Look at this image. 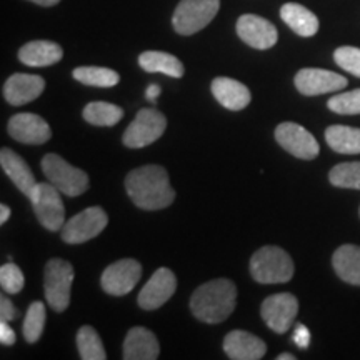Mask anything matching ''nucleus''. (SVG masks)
Returning <instances> with one entry per match:
<instances>
[{"label": "nucleus", "instance_id": "18", "mask_svg": "<svg viewBox=\"0 0 360 360\" xmlns=\"http://www.w3.org/2000/svg\"><path fill=\"white\" fill-rule=\"evenodd\" d=\"M224 350L232 360H259L267 352V345L250 332L232 330L225 335Z\"/></svg>", "mask_w": 360, "mask_h": 360}, {"label": "nucleus", "instance_id": "42", "mask_svg": "<svg viewBox=\"0 0 360 360\" xmlns=\"http://www.w3.org/2000/svg\"><path fill=\"white\" fill-rule=\"evenodd\" d=\"M359 214H360V210H359Z\"/></svg>", "mask_w": 360, "mask_h": 360}, {"label": "nucleus", "instance_id": "9", "mask_svg": "<svg viewBox=\"0 0 360 360\" xmlns=\"http://www.w3.org/2000/svg\"><path fill=\"white\" fill-rule=\"evenodd\" d=\"M107 224L109 217L102 207H89L64 224L60 231L62 240L70 245L84 244L96 238L107 227Z\"/></svg>", "mask_w": 360, "mask_h": 360}, {"label": "nucleus", "instance_id": "15", "mask_svg": "<svg viewBox=\"0 0 360 360\" xmlns=\"http://www.w3.org/2000/svg\"><path fill=\"white\" fill-rule=\"evenodd\" d=\"M347 85V79L335 72L323 69H302L295 75V87L302 96H322L337 92Z\"/></svg>", "mask_w": 360, "mask_h": 360}, {"label": "nucleus", "instance_id": "32", "mask_svg": "<svg viewBox=\"0 0 360 360\" xmlns=\"http://www.w3.org/2000/svg\"><path fill=\"white\" fill-rule=\"evenodd\" d=\"M327 107L332 112H335V114H340V115H359L360 114V89L334 96L327 102Z\"/></svg>", "mask_w": 360, "mask_h": 360}, {"label": "nucleus", "instance_id": "35", "mask_svg": "<svg viewBox=\"0 0 360 360\" xmlns=\"http://www.w3.org/2000/svg\"><path fill=\"white\" fill-rule=\"evenodd\" d=\"M17 314H19V310L15 309V305L7 297H0V319L6 322H11L13 319H17Z\"/></svg>", "mask_w": 360, "mask_h": 360}, {"label": "nucleus", "instance_id": "24", "mask_svg": "<svg viewBox=\"0 0 360 360\" xmlns=\"http://www.w3.org/2000/svg\"><path fill=\"white\" fill-rule=\"evenodd\" d=\"M335 274L342 281L350 285H360V247L359 245H342L334 252L332 257Z\"/></svg>", "mask_w": 360, "mask_h": 360}, {"label": "nucleus", "instance_id": "37", "mask_svg": "<svg viewBox=\"0 0 360 360\" xmlns=\"http://www.w3.org/2000/svg\"><path fill=\"white\" fill-rule=\"evenodd\" d=\"M0 342L4 345H13L15 344V332L8 327V322H0Z\"/></svg>", "mask_w": 360, "mask_h": 360}, {"label": "nucleus", "instance_id": "19", "mask_svg": "<svg viewBox=\"0 0 360 360\" xmlns=\"http://www.w3.org/2000/svg\"><path fill=\"white\" fill-rule=\"evenodd\" d=\"M160 347L157 337L146 327H132L124 340L125 360H155Z\"/></svg>", "mask_w": 360, "mask_h": 360}, {"label": "nucleus", "instance_id": "21", "mask_svg": "<svg viewBox=\"0 0 360 360\" xmlns=\"http://www.w3.org/2000/svg\"><path fill=\"white\" fill-rule=\"evenodd\" d=\"M0 164H2L4 172H6L8 175V179L13 182V186L19 188L24 195L29 197L32 188L35 187V184H37L29 164H27L19 154H15L12 148L7 147H4L2 150H0Z\"/></svg>", "mask_w": 360, "mask_h": 360}, {"label": "nucleus", "instance_id": "12", "mask_svg": "<svg viewBox=\"0 0 360 360\" xmlns=\"http://www.w3.org/2000/svg\"><path fill=\"white\" fill-rule=\"evenodd\" d=\"M276 141L297 159L312 160L321 152V147L314 135L302 125L294 122H283L278 125L276 129Z\"/></svg>", "mask_w": 360, "mask_h": 360}, {"label": "nucleus", "instance_id": "8", "mask_svg": "<svg viewBox=\"0 0 360 360\" xmlns=\"http://www.w3.org/2000/svg\"><path fill=\"white\" fill-rule=\"evenodd\" d=\"M167 127V119L155 109H142L135 115L132 124L124 132V146L129 148H142L159 141Z\"/></svg>", "mask_w": 360, "mask_h": 360}, {"label": "nucleus", "instance_id": "20", "mask_svg": "<svg viewBox=\"0 0 360 360\" xmlns=\"http://www.w3.org/2000/svg\"><path fill=\"white\" fill-rule=\"evenodd\" d=\"M210 89H212L215 101L229 110H244L250 103V90L236 79L217 77L214 79Z\"/></svg>", "mask_w": 360, "mask_h": 360}, {"label": "nucleus", "instance_id": "27", "mask_svg": "<svg viewBox=\"0 0 360 360\" xmlns=\"http://www.w3.org/2000/svg\"><path fill=\"white\" fill-rule=\"evenodd\" d=\"M85 122L96 127H110L119 124L124 117V110L119 105L109 102H90L84 109Z\"/></svg>", "mask_w": 360, "mask_h": 360}, {"label": "nucleus", "instance_id": "5", "mask_svg": "<svg viewBox=\"0 0 360 360\" xmlns=\"http://www.w3.org/2000/svg\"><path fill=\"white\" fill-rule=\"evenodd\" d=\"M74 267L62 259H52L45 265L44 292L47 304L56 312H64L70 304V290L74 282Z\"/></svg>", "mask_w": 360, "mask_h": 360}, {"label": "nucleus", "instance_id": "16", "mask_svg": "<svg viewBox=\"0 0 360 360\" xmlns=\"http://www.w3.org/2000/svg\"><path fill=\"white\" fill-rule=\"evenodd\" d=\"M8 134L13 141L22 143H34V146H40L51 141L52 130L49 124L45 122L42 117L37 114H30V112H24V114L13 115L8 120Z\"/></svg>", "mask_w": 360, "mask_h": 360}, {"label": "nucleus", "instance_id": "7", "mask_svg": "<svg viewBox=\"0 0 360 360\" xmlns=\"http://www.w3.org/2000/svg\"><path fill=\"white\" fill-rule=\"evenodd\" d=\"M220 8V0H180L172 17L175 32L193 35L214 20Z\"/></svg>", "mask_w": 360, "mask_h": 360}, {"label": "nucleus", "instance_id": "26", "mask_svg": "<svg viewBox=\"0 0 360 360\" xmlns=\"http://www.w3.org/2000/svg\"><path fill=\"white\" fill-rule=\"evenodd\" d=\"M327 146L337 154H360V129L349 125H332L326 130Z\"/></svg>", "mask_w": 360, "mask_h": 360}, {"label": "nucleus", "instance_id": "4", "mask_svg": "<svg viewBox=\"0 0 360 360\" xmlns=\"http://www.w3.org/2000/svg\"><path fill=\"white\" fill-rule=\"evenodd\" d=\"M42 172L47 182L52 184L64 195L77 197L89 188V175L84 170L70 165L58 154H47L44 157Z\"/></svg>", "mask_w": 360, "mask_h": 360}, {"label": "nucleus", "instance_id": "33", "mask_svg": "<svg viewBox=\"0 0 360 360\" xmlns=\"http://www.w3.org/2000/svg\"><path fill=\"white\" fill-rule=\"evenodd\" d=\"M0 285L7 294H19L24 289V274L13 262H7L0 267Z\"/></svg>", "mask_w": 360, "mask_h": 360}, {"label": "nucleus", "instance_id": "23", "mask_svg": "<svg viewBox=\"0 0 360 360\" xmlns=\"http://www.w3.org/2000/svg\"><path fill=\"white\" fill-rule=\"evenodd\" d=\"M281 17L300 37H312L319 30V19L314 12L300 4H285L281 8Z\"/></svg>", "mask_w": 360, "mask_h": 360}, {"label": "nucleus", "instance_id": "39", "mask_svg": "<svg viewBox=\"0 0 360 360\" xmlns=\"http://www.w3.org/2000/svg\"><path fill=\"white\" fill-rule=\"evenodd\" d=\"M8 217H11V209H8L7 205H0V224H6Z\"/></svg>", "mask_w": 360, "mask_h": 360}, {"label": "nucleus", "instance_id": "40", "mask_svg": "<svg viewBox=\"0 0 360 360\" xmlns=\"http://www.w3.org/2000/svg\"><path fill=\"white\" fill-rule=\"evenodd\" d=\"M29 2H34V4H37V6H42V7H53L56 4L60 2V0H29Z\"/></svg>", "mask_w": 360, "mask_h": 360}, {"label": "nucleus", "instance_id": "38", "mask_svg": "<svg viewBox=\"0 0 360 360\" xmlns=\"http://www.w3.org/2000/svg\"><path fill=\"white\" fill-rule=\"evenodd\" d=\"M159 96H160V87H159V85H155V84L148 85L147 90H146V98H147V101L155 103L157 97H159Z\"/></svg>", "mask_w": 360, "mask_h": 360}, {"label": "nucleus", "instance_id": "41", "mask_svg": "<svg viewBox=\"0 0 360 360\" xmlns=\"http://www.w3.org/2000/svg\"><path fill=\"white\" fill-rule=\"evenodd\" d=\"M277 360H295V355H292V354H281L277 357Z\"/></svg>", "mask_w": 360, "mask_h": 360}, {"label": "nucleus", "instance_id": "3", "mask_svg": "<svg viewBox=\"0 0 360 360\" xmlns=\"http://www.w3.org/2000/svg\"><path fill=\"white\" fill-rule=\"evenodd\" d=\"M250 276L259 283H285L294 277V262L281 247L267 245L250 259Z\"/></svg>", "mask_w": 360, "mask_h": 360}, {"label": "nucleus", "instance_id": "6", "mask_svg": "<svg viewBox=\"0 0 360 360\" xmlns=\"http://www.w3.org/2000/svg\"><path fill=\"white\" fill-rule=\"evenodd\" d=\"M60 195L62 192L49 182L35 184L29 195L39 222L51 232L62 231L65 224V207Z\"/></svg>", "mask_w": 360, "mask_h": 360}, {"label": "nucleus", "instance_id": "1", "mask_svg": "<svg viewBox=\"0 0 360 360\" xmlns=\"http://www.w3.org/2000/svg\"><path fill=\"white\" fill-rule=\"evenodd\" d=\"M130 200L142 210H160L175 200L167 170L160 165H143L125 179Z\"/></svg>", "mask_w": 360, "mask_h": 360}, {"label": "nucleus", "instance_id": "34", "mask_svg": "<svg viewBox=\"0 0 360 360\" xmlns=\"http://www.w3.org/2000/svg\"><path fill=\"white\" fill-rule=\"evenodd\" d=\"M334 60L342 70L349 72V74L360 79V49L349 47V45L339 47L334 52Z\"/></svg>", "mask_w": 360, "mask_h": 360}, {"label": "nucleus", "instance_id": "2", "mask_svg": "<svg viewBox=\"0 0 360 360\" xmlns=\"http://www.w3.org/2000/svg\"><path fill=\"white\" fill-rule=\"evenodd\" d=\"M237 287L229 278H215L200 285L191 299V310L205 323L227 321L236 309Z\"/></svg>", "mask_w": 360, "mask_h": 360}, {"label": "nucleus", "instance_id": "22", "mask_svg": "<svg viewBox=\"0 0 360 360\" xmlns=\"http://www.w3.org/2000/svg\"><path fill=\"white\" fill-rule=\"evenodd\" d=\"M62 57H64L62 47L51 40H32L19 51L20 62L29 67L53 65L60 62Z\"/></svg>", "mask_w": 360, "mask_h": 360}, {"label": "nucleus", "instance_id": "29", "mask_svg": "<svg viewBox=\"0 0 360 360\" xmlns=\"http://www.w3.org/2000/svg\"><path fill=\"white\" fill-rule=\"evenodd\" d=\"M77 349H79L80 359L84 360H105L107 359L101 335L97 334L96 328L90 326H84L79 328Z\"/></svg>", "mask_w": 360, "mask_h": 360}, {"label": "nucleus", "instance_id": "13", "mask_svg": "<svg viewBox=\"0 0 360 360\" xmlns=\"http://www.w3.org/2000/svg\"><path fill=\"white\" fill-rule=\"evenodd\" d=\"M177 289V278L174 272L167 267L155 270L154 276L142 287L139 294V305L143 310H155L164 305L175 294Z\"/></svg>", "mask_w": 360, "mask_h": 360}, {"label": "nucleus", "instance_id": "31", "mask_svg": "<svg viewBox=\"0 0 360 360\" xmlns=\"http://www.w3.org/2000/svg\"><path fill=\"white\" fill-rule=\"evenodd\" d=\"M45 317L47 314H45V305L42 302L30 304L24 319V337L29 344H35L42 337Z\"/></svg>", "mask_w": 360, "mask_h": 360}, {"label": "nucleus", "instance_id": "14", "mask_svg": "<svg viewBox=\"0 0 360 360\" xmlns=\"http://www.w3.org/2000/svg\"><path fill=\"white\" fill-rule=\"evenodd\" d=\"M237 34L247 45L259 51L274 47L278 39L276 25L254 13H245L237 20Z\"/></svg>", "mask_w": 360, "mask_h": 360}, {"label": "nucleus", "instance_id": "28", "mask_svg": "<svg viewBox=\"0 0 360 360\" xmlns=\"http://www.w3.org/2000/svg\"><path fill=\"white\" fill-rule=\"evenodd\" d=\"M75 80L90 87H114L120 82V75L115 70L105 67H77L72 72Z\"/></svg>", "mask_w": 360, "mask_h": 360}, {"label": "nucleus", "instance_id": "25", "mask_svg": "<svg viewBox=\"0 0 360 360\" xmlns=\"http://www.w3.org/2000/svg\"><path fill=\"white\" fill-rule=\"evenodd\" d=\"M139 64L146 72L150 74H165L169 77L180 79L184 75V65L177 57L167 52L148 51L141 53Z\"/></svg>", "mask_w": 360, "mask_h": 360}, {"label": "nucleus", "instance_id": "11", "mask_svg": "<svg viewBox=\"0 0 360 360\" xmlns=\"http://www.w3.org/2000/svg\"><path fill=\"white\" fill-rule=\"evenodd\" d=\"M142 277V265L135 259H122L103 270L101 285L109 295L122 297L134 290Z\"/></svg>", "mask_w": 360, "mask_h": 360}, {"label": "nucleus", "instance_id": "30", "mask_svg": "<svg viewBox=\"0 0 360 360\" xmlns=\"http://www.w3.org/2000/svg\"><path fill=\"white\" fill-rule=\"evenodd\" d=\"M332 186L360 191V162H344L335 165L328 174Z\"/></svg>", "mask_w": 360, "mask_h": 360}, {"label": "nucleus", "instance_id": "36", "mask_svg": "<svg viewBox=\"0 0 360 360\" xmlns=\"http://www.w3.org/2000/svg\"><path fill=\"white\" fill-rule=\"evenodd\" d=\"M294 342H295L297 347H300V349H307L309 347V344H310V332H309L307 327L302 326V323L295 326Z\"/></svg>", "mask_w": 360, "mask_h": 360}, {"label": "nucleus", "instance_id": "10", "mask_svg": "<svg viewBox=\"0 0 360 360\" xmlns=\"http://www.w3.org/2000/svg\"><path fill=\"white\" fill-rule=\"evenodd\" d=\"M297 314H299V302L294 295L287 294V292L267 297L260 307L264 322L277 334H285L289 330Z\"/></svg>", "mask_w": 360, "mask_h": 360}, {"label": "nucleus", "instance_id": "17", "mask_svg": "<svg viewBox=\"0 0 360 360\" xmlns=\"http://www.w3.org/2000/svg\"><path fill=\"white\" fill-rule=\"evenodd\" d=\"M45 89V80L34 74H13L4 84V97L11 105H25L37 98Z\"/></svg>", "mask_w": 360, "mask_h": 360}]
</instances>
